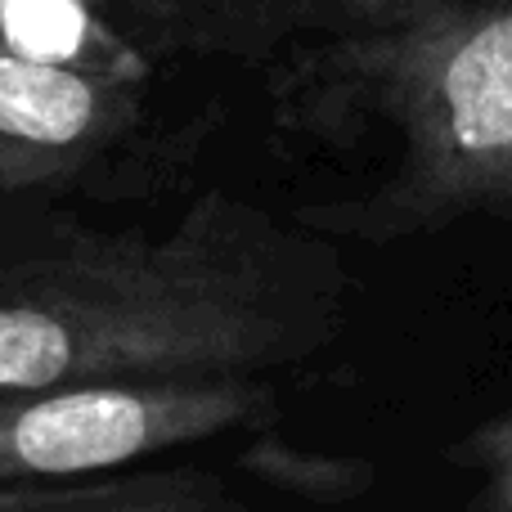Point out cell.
Segmentation results:
<instances>
[{
  "instance_id": "obj_7",
  "label": "cell",
  "mask_w": 512,
  "mask_h": 512,
  "mask_svg": "<svg viewBox=\"0 0 512 512\" xmlns=\"http://www.w3.org/2000/svg\"><path fill=\"white\" fill-rule=\"evenodd\" d=\"M239 468L252 481H261V486L310 499V504H351V499L373 490L369 463L342 459V454L297 450V445L279 441V436H256V441H248V450L239 454Z\"/></svg>"
},
{
  "instance_id": "obj_4",
  "label": "cell",
  "mask_w": 512,
  "mask_h": 512,
  "mask_svg": "<svg viewBox=\"0 0 512 512\" xmlns=\"http://www.w3.org/2000/svg\"><path fill=\"white\" fill-rule=\"evenodd\" d=\"M270 418L274 391L252 373L9 391L0 396V490L140 468L149 454L256 432Z\"/></svg>"
},
{
  "instance_id": "obj_1",
  "label": "cell",
  "mask_w": 512,
  "mask_h": 512,
  "mask_svg": "<svg viewBox=\"0 0 512 512\" xmlns=\"http://www.w3.org/2000/svg\"><path fill=\"white\" fill-rule=\"evenodd\" d=\"M333 239L230 189L162 225L0 207V396L117 378L297 369L342 337Z\"/></svg>"
},
{
  "instance_id": "obj_8",
  "label": "cell",
  "mask_w": 512,
  "mask_h": 512,
  "mask_svg": "<svg viewBox=\"0 0 512 512\" xmlns=\"http://www.w3.org/2000/svg\"><path fill=\"white\" fill-rule=\"evenodd\" d=\"M450 463L472 481V504L512 512V409L486 418L450 445Z\"/></svg>"
},
{
  "instance_id": "obj_6",
  "label": "cell",
  "mask_w": 512,
  "mask_h": 512,
  "mask_svg": "<svg viewBox=\"0 0 512 512\" xmlns=\"http://www.w3.org/2000/svg\"><path fill=\"white\" fill-rule=\"evenodd\" d=\"M212 23V41H248V32H351V27H378L409 18L436 0H198Z\"/></svg>"
},
{
  "instance_id": "obj_2",
  "label": "cell",
  "mask_w": 512,
  "mask_h": 512,
  "mask_svg": "<svg viewBox=\"0 0 512 512\" xmlns=\"http://www.w3.org/2000/svg\"><path fill=\"white\" fill-rule=\"evenodd\" d=\"M270 95L297 135L391 144V171L369 194L297 212L310 230L400 243L463 216H512V0H436L328 32L274 72Z\"/></svg>"
},
{
  "instance_id": "obj_5",
  "label": "cell",
  "mask_w": 512,
  "mask_h": 512,
  "mask_svg": "<svg viewBox=\"0 0 512 512\" xmlns=\"http://www.w3.org/2000/svg\"><path fill=\"white\" fill-rule=\"evenodd\" d=\"M0 45L63 68L158 81L216 41L198 0H0Z\"/></svg>"
},
{
  "instance_id": "obj_3",
  "label": "cell",
  "mask_w": 512,
  "mask_h": 512,
  "mask_svg": "<svg viewBox=\"0 0 512 512\" xmlns=\"http://www.w3.org/2000/svg\"><path fill=\"white\" fill-rule=\"evenodd\" d=\"M194 158V135L153 104V81L27 59L0 45V207L153 194Z\"/></svg>"
}]
</instances>
